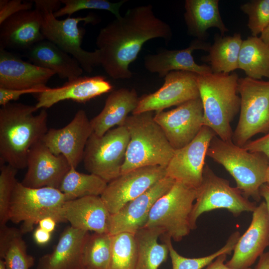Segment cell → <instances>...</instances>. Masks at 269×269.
I'll use <instances>...</instances> for the list:
<instances>
[{
    "label": "cell",
    "instance_id": "obj_10",
    "mask_svg": "<svg viewBox=\"0 0 269 269\" xmlns=\"http://www.w3.org/2000/svg\"><path fill=\"white\" fill-rule=\"evenodd\" d=\"M197 194L190 216L192 230L203 213L217 209L227 210L235 217L244 212H253L256 202L246 198L237 187L230 186L229 181L215 174L208 164L203 169L202 180L196 189Z\"/></svg>",
    "mask_w": 269,
    "mask_h": 269
},
{
    "label": "cell",
    "instance_id": "obj_12",
    "mask_svg": "<svg viewBox=\"0 0 269 269\" xmlns=\"http://www.w3.org/2000/svg\"><path fill=\"white\" fill-rule=\"evenodd\" d=\"M215 135L210 128L203 126L190 142L174 150L165 168L166 176L197 189L202 182L208 148Z\"/></svg>",
    "mask_w": 269,
    "mask_h": 269
},
{
    "label": "cell",
    "instance_id": "obj_20",
    "mask_svg": "<svg viewBox=\"0 0 269 269\" xmlns=\"http://www.w3.org/2000/svg\"><path fill=\"white\" fill-rule=\"evenodd\" d=\"M55 74L0 48V88L13 90L45 88Z\"/></svg>",
    "mask_w": 269,
    "mask_h": 269
},
{
    "label": "cell",
    "instance_id": "obj_18",
    "mask_svg": "<svg viewBox=\"0 0 269 269\" xmlns=\"http://www.w3.org/2000/svg\"><path fill=\"white\" fill-rule=\"evenodd\" d=\"M71 167L63 155L53 154L41 140L29 150L27 170L21 183L30 188L58 189Z\"/></svg>",
    "mask_w": 269,
    "mask_h": 269
},
{
    "label": "cell",
    "instance_id": "obj_47",
    "mask_svg": "<svg viewBox=\"0 0 269 269\" xmlns=\"http://www.w3.org/2000/svg\"><path fill=\"white\" fill-rule=\"evenodd\" d=\"M255 269H269V251L264 253L260 257Z\"/></svg>",
    "mask_w": 269,
    "mask_h": 269
},
{
    "label": "cell",
    "instance_id": "obj_7",
    "mask_svg": "<svg viewBox=\"0 0 269 269\" xmlns=\"http://www.w3.org/2000/svg\"><path fill=\"white\" fill-rule=\"evenodd\" d=\"M196 194V189L175 181L154 203L144 227L160 229L163 236L180 241L192 230L190 216Z\"/></svg>",
    "mask_w": 269,
    "mask_h": 269
},
{
    "label": "cell",
    "instance_id": "obj_40",
    "mask_svg": "<svg viewBox=\"0 0 269 269\" xmlns=\"http://www.w3.org/2000/svg\"><path fill=\"white\" fill-rule=\"evenodd\" d=\"M32 1L21 0H0V24L13 14L21 11L31 9Z\"/></svg>",
    "mask_w": 269,
    "mask_h": 269
},
{
    "label": "cell",
    "instance_id": "obj_42",
    "mask_svg": "<svg viewBox=\"0 0 269 269\" xmlns=\"http://www.w3.org/2000/svg\"><path fill=\"white\" fill-rule=\"evenodd\" d=\"M243 147L250 152L264 154L269 163V133L256 140L249 141Z\"/></svg>",
    "mask_w": 269,
    "mask_h": 269
},
{
    "label": "cell",
    "instance_id": "obj_19",
    "mask_svg": "<svg viewBox=\"0 0 269 269\" xmlns=\"http://www.w3.org/2000/svg\"><path fill=\"white\" fill-rule=\"evenodd\" d=\"M269 246V218L264 201L253 212L248 228L239 238L233 256L226 265L235 269L250 268Z\"/></svg>",
    "mask_w": 269,
    "mask_h": 269
},
{
    "label": "cell",
    "instance_id": "obj_43",
    "mask_svg": "<svg viewBox=\"0 0 269 269\" xmlns=\"http://www.w3.org/2000/svg\"><path fill=\"white\" fill-rule=\"evenodd\" d=\"M35 8L40 11H47L55 12L60 8L62 3L58 0H34Z\"/></svg>",
    "mask_w": 269,
    "mask_h": 269
},
{
    "label": "cell",
    "instance_id": "obj_28",
    "mask_svg": "<svg viewBox=\"0 0 269 269\" xmlns=\"http://www.w3.org/2000/svg\"><path fill=\"white\" fill-rule=\"evenodd\" d=\"M185 21L189 33L202 40L207 30L216 27L222 35L228 31L222 20L218 0H186L185 2Z\"/></svg>",
    "mask_w": 269,
    "mask_h": 269
},
{
    "label": "cell",
    "instance_id": "obj_39",
    "mask_svg": "<svg viewBox=\"0 0 269 269\" xmlns=\"http://www.w3.org/2000/svg\"><path fill=\"white\" fill-rule=\"evenodd\" d=\"M249 17L248 26L253 36H257L269 24V0H254L240 7Z\"/></svg>",
    "mask_w": 269,
    "mask_h": 269
},
{
    "label": "cell",
    "instance_id": "obj_5",
    "mask_svg": "<svg viewBox=\"0 0 269 269\" xmlns=\"http://www.w3.org/2000/svg\"><path fill=\"white\" fill-rule=\"evenodd\" d=\"M207 156L226 169L246 198L260 201V189L266 183L269 166L264 154L250 152L233 141L223 140L215 135L210 142Z\"/></svg>",
    "mask_w": 269,
    "mask_h": 269
},
{
    "label": "cell",
    "instance_id": "obj_9",
    "mask_svg": "<svg viewBox=\"0 0 269 269\" xmlns=\"http://www.w3.org/2000/svg\"><path fill=\"white\" fill-rule=\"evenodd\" d=\"M130 139L125 126L111 129L101 136L92 133L83 159L86 170L107 183L118 177L121 174Z\"/></svg>",
    "mask_w": 269,
    "mask_h": 269
},
{
    "label": "cell",
    "instance_id": "obj_44",
    "mask_svg": "<svg viewBox=\"0 0 269 269\" xmlns=\"http://www.w3.org/2000/svg\"><path fill=\"white\" fill-rule=\"evenodd\" d=\"M51 233L40 227L36 228L33 233V238L35 242L40 245L47 244L51 239Z\"/></svg>",
    "mask_w": 269,
    "mask_h": 269
},
{
    "label": "cell",
    "instance_id": "obj_33",
    "mask_svg": "<svg viewBox=\"0 0 269 269\" xmlns=\"http://www.w3.org/2000/svg\"><path fill=\"white\" fill-rule=\"evenodd\" d=\"M107 184L96 175L80 173L71 167L58 189L69 201L86 196H101Z\"/></svg>",
    "mask_w": 269,
    "mask_h": 269
},
{
    "label": "cell",
    "instance_id": "obj_8",
    "mask_svg": "<svg viewBox=\"0 0 269 269\" xmlns=\"http://www.w3.org/2000/svg\"><path fill=\"white\" fill-rule=\"evenodd\" d=\"M238 92L240 114L232 141L243 147L258 134L269 133V81L239 78Z\"/></svg>",
    "mask_w": 269,
    "mask_h": 269
},
{
    "label": "cell",
    "instance_id": "obj_36",
    "mask_svg": "<svg viewBox=\"0 0 269 269\" xmlns=\"http://www.w3.org/2000/svg\"><path fill=\"white\" fill-rule=\"evenodd\" d=\"M137 251L134 234L113 235L112 253L107 269H136Z\"/></svg>",
    "mask_w": 269,
    "mask_h": 269
},
{
    "label": "cell",
    "instance_id": "obj_1",
    "mask_svg": "<svg viewBox=\"0 0 269 269\" xmlns=\"http://www.w3.org/2000/svg\"><path fill=\"white\" fill-rule=\"evenodd\" d=\"M171 37L170 25L154 14L151 5L129 9L100 30L96 41L100 65L114 79L131 78L129 67L143 45L154 38L168 42Z\"/></svg>",
    "mask_w": 269,
    "mask_h": 269
},
{
    "label": "cell",
    "instance_id": "obj_41",
    "mask_svg": "<svg viewBox=\"0 0 269 269\" xmlns=\"http://www.w3.org/2000/svg\"><path fill=\"white\" fill-rule=\"evenodd\" d=\"M48 87L23 90H13L0 88V105L4 106L10 101L17 100L21 96L27 94H38L44 91Z\"/></svg>",
    "mask_w": 269,
    "mask_h": 269
},
{
    "label": "cell",
    "instance_id": "obj_27",
    "mask_svg": "<svg viewBox=\"0 0 269 269\" xmlns=\"http://www.w3.org/2000/svg\"><path fill=\"white\" fill-rule=\"evenodd\" d=\"M31 63L53 71L60 78L72 80L81 76L83 69L72 56L52 42L44 39L26 50Z\"/></svg>",
    "mask_w": 269,
    "mask_h": 269
},
{
    "label": "cell",
    "instance_id": "obj_48",
    "mask_svg": "<svg viewBox=\"0 0 269 269\" xmlns=\"http://www.w3.org/2000/svg\"><path fill=\"white\" fill-rule=\"evenodd\" d=\"M260 192L261 197L265 199L269 218V186L264 184L260 188Z\"/></svg>",
    "mask_w": 269,
    "mask_h": 269
},
{
    "label": "cell",
    "instance_id": "obj_29",
    "mask_svg": "<svg viewBox=\"0 0 269 269\" xmlns=\"http://www.w3.org/2000/svg\"><path fill=\"white\" fill-rule=\"evenodd\" d=\"M162 234L160 229L145 227L134 234L137 251L136 269H158L166 261L169 253L168 245L157 242Z\"/></svg>",
    "mask_w": 269,
    "mask_h": 269
},
{
    "label": "cell",
    "instance_id": "obj_21",
    "mask_svg": "<svg viewBox=\"0 0 269 269\" xmlns=\"http://www.w3.org/2000/svg\"><path fill=\"white\" fill-rule=\"evenodd\" d=\"M42 15L37 9L21 11L0 24V48L25 50L45 39Z\"/></svg>",
    "mask_w": 269,
    "mask_h": 269
},
{
    "label": "cell",
    "instance_id": "obj_31",
    "mask_svg": "<svg viewBox=\"0 0 269 269\" xmlns=\"http://www.w3.org/2000/svg\"><path fill=\"white\" fill-rule=\"evenodd\" d=\"M240 33L217 36L210 46L208 55L203 59L210 65L213 73H230L238 69L240 51L243 42Z\"/></svg>",
    "mask_w": 269,
    "mask_h": 269
},
{
    "label": "cell",
    "instance_id": "obj_26",
    "mask_svg": "<svg viewBox=\"0 0 269 269\" xmlns=\"http://www.w3.org/2000/svg\"><path fill=\"white\" fill-rule=\"evenodd\" d=\"M138 100L134 89L121 88L111 92L101 112L90 120L93 133L101 136L115 126H124L129 114L136 109Z\"/></svg>",
    "mask_w": 269,
    "mask_h": 269
},
{
    "label": "cell",
    "instance_id": "obj_46",
    "mask_svg": "<svg viewBox=\"0 0 269 269\" xmlns=\"http://www.w3.org/2000/svg\"><path fill=\"white\" fill-rule=\"evenodd\" d=\"M56 220L51 217H46L41 220L38 222L39 227L43 230L51 233L55 228Z\"/></svg>",
    "mask_w": 269,
    "mask_h": 269
},
{
    "label": "cell",
    "instance_id": "obj_14",
    "mask_svg": "<svg viewBox=\"0 0 269 269\" xmlns=\"http://www.w3.org/2000/svg\"><path fill=\"white\" fill-rule=\"evenodd\" d=\"M165 176V167L161 166L136 168L108 183L100 196L110 213L114 214Z\"/></svg>",
    "mask_w": 269,
    "mask_h": 269
},
{
    "label": "cell",
    "instance_id": "obj_6",
    "mask_svg": "<svg viewBox=\"0 0 269 269\" xmlns=\"http://www.w3.org/2000/svg\"><path fill=\"white\" fill-rule=\"evenodd\" d=\"M67 199L58 189L51 187L30 188L17 182L11 197L8 220L22 223L23 234L33 230L40 220L51 217L57 223L65 222L62 209Z\"/></svg>",
    "mask_w": 269,
    "mask_h": 269
},
{
    "label": "cell",
    "instance_id": "obj_38",
    "mask_svg": "<svg viewBox=\"0 0 269 269\" xmlns=\"http://www.w3.org/2000/svg\"><path fill=\"white\" fill-rule=\"evenodd\" d=\"M17 170L6 164L0 166V226L6 225L8 211L16 181Z\"/></svg>",
    "mask_w": 269,
    "mask_h": 269
},
{
    "label": "cell",
    "instance_id": "obj_4",
    "mask_svg": "<svg viewBox=\"0 0 269 269\" xmlns=\"http://www.w3.org/2000/svg\"><path fill=\"white\" fill-rule=\"evenodd\" d=\"M124 126L129 132L130 139L121 174L147 166L166 168L174 149L155 121L153 112L129 116Z\"/></svg>",
    "mask_w": 269,
    "mask_h": 269
},
{
    "label": "cell",
    "instance_id": "obj_15",
    "mask_svg": "<svg viewBox=\"0 0 269 269\" xmlns=\"http://www.w3.org/2000/svg\"><path fill=\"white\" fill-rule=\"evenodd\" d=\"M197 75L184 71L169 72L164 77V84L160 88L139 98L137 106L132 114L160 112L200 98Z\"/></svg>",
    "mask_w": 269,
    "mask_h": 269
},
{
    "label": "cell",
    "instance_id": "obj_25",
    "mask_svg": "<svg viewBox=\"0 0 269 269\" xmlns=\"http://www.w3.org/2000/svg\"><path fill=\"white\" fill-rule=\"evenodd\" d=\"M89 235L72 226L65 229L52 253L40 259L37 269H85L83 249Z\"/></svg>",
    "mask_w": 269,
    "mask_h": 269
},
{
    "label": "cell",
    "instance_id": "obj_16",
    "mask_svg": "<svg viewBox=\"0 0 269 269\" xmlns=\"http://www.w3.org/2000/svg\"><path fill=\"white\" fill-rule=\"evenodd\" d=\"M93 129L86 113L79 110L73 119L61 129H50L42 141L55 155H62L76 168L83 160L86 143Z\"/></svg>",
    "mask_w": 269,
    "mask_h": 269
},
{
    "label": "cell",
    "instance_id": "obj_11",
    "mask_svg": "<svg viewBox=\"0 0 269 269\" xmlns=\"http://www.w3.org/2000/svg\"><path fill=\"white\" fill-rule=\"evenodd\" d=\"M40 11L42 15L41 32L45 39L72 56L87 72L91 73L94 67L100 65L97 49L90 52L81 47L85 30L80 27L79 23L95 22L96 18L93 16H69L60 20L54 16L52 11Z\"/></svg>",
    "mask_w": 269,
    "mask_h": 269
},
{
    "label": "cell",
    "instance_id": "obj_45",
    "mask_svg": "<svg viewBox=\"0 0 269 269\" xmlns=\"http://www.w3.org/2000/svg\"><path fill=\"white\" fill-rule=\"evenodd\" d=\"M227 255L224 254L219 256L208 265L205 269H235L228 267L225 263ZM246 269H252L250 268Z\"/></svg>",
    "mask_w": 269,
    "mask_h": 269
},
{
    "label": "cell",
    "instance_id": "obj_3",
    "mask_svg": "<svg viewBox=\"0 0 269 269\" xmlns=\"http://www.w3.org/2000/svg\"><path fill=\"white\" fill-rule=\"evenodd\" d=\"M236 73L197 75V83L203 107L204 126L220 138L232 141L231 123L240 110Z\"/></svg>",
    "mask_w": 269,
    "mask_h": 269
},
{
    "label": "cell",
    "instance_id": "obj_17",
    "mask_svg": "<svg viewBox=\"0 0 269 269\" xmlns=\"http://www.w3.org/2000/svg\"><path fill=\"white\" fill-rule=\"evenodd\" d=\"M175 181L165 176L143 193L124 205L115 214H111L110 233L134 234L144 227L152 206L156 201L166 193Z\"/></svg>",
    "mask_w": 269,
    "mask_h": 269
},
{
    "label": "cell",
    "instance_id": "obj_51",
    "mask_svg": "<svg viewBox=\"0 0 269 269\" xmlns=\"http://www.w3.org/2000/svg\"><path fill=\"white\" fill-rule=\"evenodd\" d=\"M0 269H6L4 262L2 259L0 260Z\"/></svg>",
    "mask_w": 269,
    "mask_h": 269
},
{
    "label": "cell",
    "instance_id": "obj_13",
    "mask_svg": "<svg viewBox=\"0 0 269 269\" xmlns=\"http://www.w3.org/2000/svg\"><path fill=\"white\" fill-rule=\"evenodd\" d=\"M203 117L202 101L198 98L171 110L156 112L154 119L176 150L186 145L196 136L204 126Z\"/></svg>",
    "mask_w": 269,
    "mask_h": 269
},
{
    "label": "cell",
    "instance_id": "obj_22",
    "mask_svg": "<svg viewBox=\"0 0 269 269\" xmlns=\"http://www.w3.org/2000/svg\"><path fill=\"white\" fill-rule=\"evenodd\" d=\"M111 84L101 76H80L68 81L61 87L48 88L37 94L38 110L47 109L64 100H70L78 103L86 102L110 92Z\"/></svg>",
    "mask_w": 269,
    "mask_h": 269
},
{
    "label": "cell",
    "instance_id": "obj_50",
    "mask_svg": "<svg viewBox=\"0 0 269 269\" xmlns=\"http://www.w3.org/2000/svg\"><path fill=\"white\" fill-rule=\"evenodd\" d=\"M265 183L269 186V166L268 167V169L267 172L266 179Z\"/></svg>",
    "mask_w": 269,
    "mask_h": 269
},
{
    "label": "cell",
    "instance_id": "obj_49",
    "mask_svg": "<svg viewBox=\"0 0 269 269\" xmlns=\"http://www.w3.org/2000/svg\"><path fill=\"white\" fill-rule=\"evenodd\" d=\"M260 38L265 43L269 45V24L261 33Z\"/></svg>",
    "mask_w": 269,
    "mask_h": 269
},
{
    "label": "cell",
    "instance_id": "obj_35",
    "mask_svg": "<svg viewBox=\"0 0 269 269\" xmlns=\"http://www.w3.org/2000/svg\"><path fill=\"white\" fill-rule=\"evenodd\" d=\"M240 236L239 231L234 232L230 236L225 245L219 250L209 255L197 258H185L179 255L173 247L170 237L163 236V241L169 248L172 269H202L219 256L224 254L230 255Z\"/></svg>",
    "mask_w": 269,
    "mask_h": 269
},
{
    "label": "cell",
    "instance_id": "obj_23",
    "mask_svg": "<svg viewBox=\"0 0 269 269\" xmlns=\"http://www.w3.org/2000/svg\"><path fill=\"white\" fill-rule=\"evenodd\" d=\"M65 222L73 228L94 233H109L110 213L100 196H90L66 201L62 209Z\"/></svg>",
    "mask_w": 269,
    "mask_h": 269
},
{
    "label": "cell",
    "instance_id": "obj_32",
    "mask_svg": "<svg viewBox=\"0 0 269 269\" xmlns=\"http://www.w3.org/2000/svg\"><path fill=\"white\" fill-rule=\"evenodd\" d=\"M23 235L20 229L0 226V257L6 269H29L34 265V259L27 252Z\"/></svg>",
    "mask_w": 269,
    "mask_h": 269
},
{
    "label": "cell",
    "instance_id": "obj_37",
    "mask_svg": "<svg viewBox=\"0 0 269 269\" xmlns=\"http://www.w3.org/2000/svg\"><path fill=\"white\" fill-rule=\"evenodd\" d=\"M127 0L111 2L106 0H61L64 6L53 13L58 18L65 15L69 16L75 12L84 9H99L107 10L115 15L116 18L120 17V7Z\"/></svg>",
    "mask_w": 269,
    "mask_h": 269
},
{
    "label": "cell",
    "instance_id": "obj_2",
    "mask_svg": "<svg viewBox=\"0 0 269 269\" xmlns=\"http://www.w3.org/2000/svg\"><path fill=\"white\" fill-rule=\"evenodd\" d=\"M37 110L35 105L21 103H10L0 108V164L17 170L27 167L29 149L48 130L45 109L34 115Z\"/></svg>",
    "mask_w": 269,
    "mask_h": 269
},
{
    "label": "cell",
    "instance_id": "obj_30",
    "mask_svg": "<svg viewBox=\"0 0 269 269\" xmlns=\"http://www.w3.org/2000/svg\"><path fill=\"white\" fill-rule=\"evenodd\" d=\"M238 69L247 77L261 80L269 79V45L258 36H250L243 41L238 60Z\"/></svg>",
    "mask_w": 269,
    "mask_h": 269
},
{
    "label": "cell",
    "instance_id": "obj_34",
    "mask_svg": "<svg viewBox=\"0 0 269 269\" xmlns=\"http://www.w3.org/2000/svg\"><path fill=\"white\" fill-rule=\"evenodd\" d=\"M113 235L109 233L89 235L83 249L85 269H107L111 256Z\"/></svg>",
    "mask_w": 269,
    "mask_h": 269
},
{
    "label": "cell",
    "instance_id": "obj_24",
    "mask_svg": "<svg viewBox=\"0 0 269 269\" xmlns=\"http://www.w3.org/2000/svg\"><path fill=\"white\" fill-rule=\"evenodd\" d=\"M210 46L202 40L196 39L185 49H163L156 54L147 55L144 58V65L147 71L157 73L162 78L175 71H188L201 75L211 73L210 66L197 64L192 55L195 50L208 51Z\"/></svg>",
    "mask_w": 269,
    "mask_h": 269
}]
</instances>
